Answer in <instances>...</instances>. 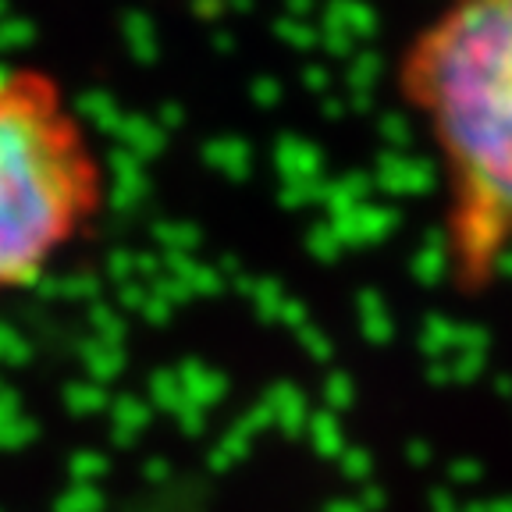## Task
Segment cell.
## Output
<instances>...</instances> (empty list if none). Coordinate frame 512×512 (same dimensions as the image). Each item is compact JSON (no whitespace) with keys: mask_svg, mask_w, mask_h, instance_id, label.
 <instances>
[{"mask_svg":"<svg viewBox=\"0 0 512 512\" xmlns=\"http://www.w3.org/2000/svg\"><path fill=\"white\" fill-rule=\"evenodd\" d=\"M395 93L438 157L448 281L484 296L512 253V0H441L402 43Z\"/></svg>","mask_w":512,"mask_h":512,"instance_id":"obj_1","label":"cell"},{"mask_svg":"<svg viewBox=\"0 0 512 512\" xmlns=\"http://www.w3.org/2000/svg\"><path fill=\"white\" fill-rule=\"evenodd\" d=\"M104 203V160L61 82L0 68V296L40 281Z\"/></svg>","mask_w":512,"mask_h":512,"instance_id":"obj_2","label":"cell"}]
</instances>
